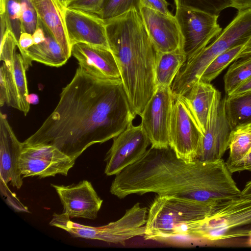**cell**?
Returning <instances> with one entry per match:
<instances>
[{"mask_svg":"<svg viewBox=\"0 0 251 251\" xmlns=\"http://www.w3.org/2000/svg\"><path fill=\"white\" fill-rule=\"evenodd\" d=\"M22 13L23 32L32 34L38 26V17L31 0H19Z\"/></svg>","mask_w":251,"mask_h":251,"instance_id":"31","label":"cell"},{"mask_svg":"<svg viewBox=\"0 0 251 251\" xmlns=\"http://www.w3.org/2000/svg\"><path fill=\"white\" fill-rule=\"evenodd\" d=\"M27 100L30 104H37L39 102V97L35 94H28Z\"/></svg>","mask_w":251,"mask_h":251,"instance_id":"41","label":"cell"},{"mask_svg":"<svg viewBox=\"0 0 251 251\" xmlns=\"http://www.w3.org/2000/svg\"><path fill=\"white\" fill-rule=\"evenodd\" d=\"M202 133L182 97L173 104L169 126V147L177 157L186 162L197 158Z\"/></svg>","mask_w":251,"mask_h":251,"instance_id":"8","label":"cell"},{"mask_svg":"<svg viewBox=\"0 0 251 251\" xmlns=\"http://www.w3.org/2000/svg\"><path fill=\"white\" fill-rule=\"evenodd\" d=\"M206 203L173 195H157L148 210L146 240L192 235L211 212Z\"/></svg>","mask_w":251,"mask_h":251,"instance_id":"4","label":"cell"},{"mask_svg":"<svg viewBox=\"0 0 251 251\" xmlns=\"http://www.w3.org/2000/svg\"><path fill=\"white\" fill-rule=\"evenodd\" d=\"M231 131L226 113L225 98L222 99L217 90L196 160L212 161L222 159L228 149Z\"/></svg>","mask_w":251,"mask_h":251,"instance_id":"13","label":"cell"},{"mask_svg":"<svg viewBox=\"0 0 251 251\" xmlns=\"http://www.w3.org/2000/svg\"><path fill=\"white\" fill-rule=\"evenodd\" d=\"M217 91L210 83L200 80L181 96L192 113L202 134L206 129Z\"/></svg>","mask_w":251,"mask_h":251,"instance_id":"22","label":"cell"},{"mask_svg":"<svg viewBox=\"0 0 251 251\" xmlns=\"http://www.w3.org/2000/svg\"><path fill=\"white\" fill-rule=\"evenodd\" d=\"M23 142L17 139L6 115L0 113V178L1 185L8 183L17 189L23 184L20 168V159Z\"/></svg>","mask_w":251,"mask_h":251,"instance_id":"17","label":"cell"},{"mask_svg":"<svg viewBox=\"0 0 251 251\" xmlns=\"http://www.w3.org/2000/svg\"><path fill=\"white\" fill-rule=\"evenodd\" d=\"M135 117L121 79L98 78L78 67L54 110L23 143L53 146L75 161L92 145L118 136Z\"/></svg>","mask_w":251,"mask_h":251,"instance_id":"1","label":"cell"},{"mask_svg":"<svg viewBox=\"0 0 251 251\" xmlns=\"http://www.w3.org/2000/svg\"><path fill=\"white\" fill-rule=\"evenodd\" d=\"M251 77V55L237 59L229 67L224 77L226 95H229Z\"/></svg>","mask_w":251,"mask_h":251,"instance_id":"26","label":"cell"},{"mask_svg":"<svg viewBox=\"0 0 251 251\" xmlns=\"http://www.w3.org/2000/svg\"><path fill=\"white\" fill-rule=\"evenodd\" d=\"M17 45L15 36L9 30L3 39L0 40V61L5 63L11 62L16 53V47Z\"/></svg>","mask_w":251,"mask_h":251,"instance_id":"33","label":"cell"},{"mask_svg":"<svg viewBox=\"0 0 251 251\" xmlns=\"http://www.w3.org/2000/svg\"><path fill=\"white\" fill-rule=\"evenodd\" d=\"M187 60L181 49L168 52H158L155 66L156 87H171L175 77Z\"/></svg>","mask_w":251,"mask_h":251,"instance_id":"23","label":"cell"},{"mask_svg":"<svg viewBox=\"0 0 251 251\" xmlns=\"http://www.w3.org/2000/svg\"><path fill=\"white\" fill-rule=\"evenodd\" d=\"M150 141L141 125L132 123L113 138L104 161V173L108 176L116 175L137 161L148 150Z\"/></svg>","mask_w":251,"mask_h":251,"instance_id":"12","label":"cell"},{"mask_svg":"<svg viewBox=\"0 0 251 251\" xmlns=\"http://www.w3.org/2000/svg\"><path fill=\"white\" fill-rule=\"evenodd\" d=\"M250 194H251V179L246 183L243 190L241 192V195Z\"/></svg>","mask_w":251,"mask_h":251,"instance_id":"42","label":"cell"},{"mask_svg":"<svg viewBox=\"0 0 251 251\" xmlns=\"http://www.w3.org/2000/svg\"><path fill=\"white\" fill-rule=\"evenodd\" d=\"M71 53L79 67L88 74L103 79H121L117 62L110 50L77 43L72 46Z\"/></svg>","mask_w":251,"mask_h":251,"instance_id":"19","label":"cell"},{"mask_svg":"<svg viewBox=\"0 0 251 251\" xmlns=\"http://www.w3.org/2000/svg\"><path fill=\"white\" fill-rule=\"evenodd\" d=\"M251 37V9L238 11L211 44L181 67L171 86L174 97L183 96L200 80L205 68L216 57L230 48L245 44Z\"/></svg>","mask_w":251,"mask_h":251,"instance_id":"5","label":"cell"},{"mask_svg":"<svg viewBox=\"0 0 251 251\" xmlns=\"http://www.w3.org/2000/svg\"><path fill=\"white\" fill-rule=\"evenodd\" d=\"M139 12L149 36L159 52H171L181 49V36L175 16L146 8Z\"/></svg>","mask_w":251,"mask_h":251,"instance_id":"18","label":"cell"},{"mask_svg":"<svg viewBox=\"0 0 251 251\" xmlns=\"http://www.w3.org/2000/svg\"><path fill=\"white\" fill-rule=\"evenodd\" d=\"M249 55H251V37L244 45L240 58Z\"/></svg>","mask_w":251,"mask_h":251,"instance_id":"40","label":"cell"},{"mask_svg":"<svg viewBox=\"0 0 251 251\" xmlns=\"http://www.w3.org/2000/svg\"><path fill=\"white\" fill-rule=\"evenodd\" d=\"M75 163V161L53 146L24 145L20 168L23 178L37 176L41 178L57 175L67 176Z\"/></svg>","mask_w":251,"mask_h":251,"instance_id":"11","label":"cell"},{"mask_svg":"<svg viewBox=\"0 0 251 251\" xmlns=\"http://www.w3.org/2000/svg\"><path fill=\"white\" fill-rule=\"evenodd\" d=\"M110 192L119 199L153 193L202 202L212 206L240 196L226 162H186L169 147H151L136 162L116 175Z\"/></svg>","mask_w":251,"mask_h":251,"instance_id":"2","label":"cell"},{"mask_svg":"<svg viewBox=\"0 0 251 251\" xmlns=\"http://www.w3.org/2000/svg\"><path fill=\"white\" fill-rule=\"evenodd\" d=\"M192 235L212 241L251 236V194L213 206Z\"/></svg>","mask_w":251,"mask_h":251,"instance_id":"7","label":"cell"},{"mask_svg":"<svg viewBox=\"0 0 251 251\" xmlns=\"http://www.w3.org/2000/svg\"><path fill=\"white\" fill-rule=\"evenodd\" d=\"M225 107L232 130L251 125V91L236 95H226Z\"/></svg>","mask_w":251,"mask_h":251,"instance_id":"24","label":"cell"},{"mask_svg":"<svg viewBox=\"0 0 251 251\" xmlns=\"http://www.w3.org/2000/svg\"><path fill=\"white\" fill-rule=\"evenodd\" d=\"M38 22L44 31L45 39L40 43L33 45L25 50L22 57L26 69L31 65L33 61L51 67L63 66L67 62L68 58L53 35L39 18Z\"/></svg>","mask_w":251,"mask_h":251,"instance_id":"21","label":"cell"},{"mask_svg":"<svg viewBox=\"0 0 251 251\" xmlns=\"http://www.w3.org/2000/svg\"><path fill=\"white\" fill-rule=\"evenodd\" d=\"M132 8L139 11L140 0H105L98 17L106 23Z\"/></svg>","mask_w":251,"mask_h":251,"instance_id":"28","label":"cell"},{"mask_svg":"<svg viewBox=\"0 0 251 251\" xmlns=\"http://www.w3.org/2000/svg\"><path fill=\"white\" fill-rule=\"evenodd\" d=\"M55 190L63 207V213L70 218H82L95 220L103 201L91 182L83 180L69 185L51 184Z\"/></svg>","mask_w":251,"mask_h":251,"instance_id":"14","label":"cell"},{"mask_svg":"<svg viewBox=\"0 0 251 251\" xmlns=\"http://www.w3.org/2000/svg\"><path fill=\"white\" fill-rule=\"evenodd\" d=\"M244 45L230 48L216 57L205 68L200 80L210 83L229 64L240 58Z\"/></svg>","mask_w":251,"mask_h":251,"instance_id":"27","label":"cell"},{"mask_svg":"<svg viewBox=\"0 0 251 251\" xmlns=\"http://www.w3.org/2000/svg\"><path fill=\"white\" fill-rule=\"evenodd\" d=\"M32 35L34 41V44L40 43L45 40V32L39 22L37 28Z\"/></svg>","mask_w":251,"mask_h":251,"instance_id":"39","label":"cell"},{"mask_svg":"<svg viewBox=\"0 0 251 251\" xmlns=\"http://www.w3.org/2000/svg\"><path fill=\"white\" fill-rule=\"evenodd\" d=\"M148 213V209L137 202L127 209L120 219L104 226L81 225L73 222L63 213H54L50 225L64 230L74 237L123 244L132 238L144 236Z\"/></svg>","mask_w":251,"mask_h":251,"instance_id":"6","label":"cell"},{"mask_svg":"<svg viewBox=\"0 0 251 251\" xmlns=\"http://www.w3.org/2000/svg\"><path fill=\"white\" fill-rule=\"evenodd\" d=\"M65 7L71 0H58Z\"/></svg>","mask_w":251,"mask_h":251,"instance_id":"43","label":"cell"},{"mask_svg":"<svg viewBox=\"0 0 251 251\" xmlns=\"http://www.w3.org/2000/svg\"><path fill=\"white\" fill-rule=\"evenodd\" d=\"M4 13L10 31L15 36L18 44L20 35L23 32L21 8L19 0H5Z\"/></svg>","mask_w":251,"mask_h":251,"instance_id":"30","label":"cell"},{"mask_svg":"<svg viewBox=\"0 0 251 251\" xmlns=\"http://www.w3.org/2000/svg\"><path fill=\"white\" fill-rule=\"evenodd\" d=\"M176 8H186L219 16L224 9L231 7L227 0H174Z\"/></svg>","mask_w":251,"mask_h":251,"instance_id":"29","label":"cell"},{"mask_svg":"<svg viewBox=\"0 0 251 251\" xmlns=\"http://www.w3.org/2000/svg\"><path fill=\"white\" fill-rule=\"evenodd\" d=\"M228 168L241 161L251 150V125L232 130L229 137Z\"/></svg>","mask_w":251,"mask_h":251,"instance_id":"25","label":"cell"},{"mask_svg":"<svg viewBox=\"0 0 251 251\" xmlns=\"http://www.w3.org/2000/svg\"><path fill=\"white\" fill-rule=\"evenodd\" d=\"M24 59L21 53H16L13 61L3 62L0 69V105L4 104L23 112L25 116L29 112L30 104L27 82Z\"/></svg>","mask_w":251,"mask_h":251,"instance_id":"15","label":"cell"},{"mask_svg":"<svg viewBox=\"0 0 251 251\" xmlns=\"http://www.w3.org/2000/svg\"><path fill=\"white\" fill-rule=\"evenodd\" d=\"M228 169L232 174L244 171H251V150L243 159Z\"/></svg>","mask_w":251,"mask_h":251,"instance_id":"35","label":"cell"},{"mask_svg":"<svg viewBox=\"0 0 251 251\" xmlns=\"http://www.w3.org/2000/svg\"><path fill=\"white\" fill-rule=\"evenodd\" d=\"M174 100L171 87L157 86L140 115V125L152 148L169 147V126Z\"/></svg>","mask_w":251,"mask_h":251,"instance_id":"10","label":"cell"},{"mask_svg":"<svg viewBox=\"0 0 251 251\" xmlns=\"http://www.w3.org/2000/svg\"><path fill=\"white\" fill-rule=\"evenodd\" d=\"M34 45V41L31 34L23 32L20 35L17 47L20 53L23 56L26 50Z\"/></svg>","mask_w":251,"mask_h":251,"instance_id":"36","label":"cell"},{"mask_svg":"<svg viewBox=\"0 0 251 251\" xmlns=\"http://www.w3.org/2000/svg\"><path fill=\"white\" fill-rule=\"evenodd\" d=\"M248 244L250 246H251V236L249 237V240L248 241Z\"/></svg>","mask_w":251,"mask_h":251,"instance_id":"44","label":"cell"},{"mask_svg":"<svg viewBox=\"0 0 251 251\" xmlns=\"http://www.w3.org/2000/svg\"><path fill=\"white\" fill-rule=\"evenodd\" d=\"M231 7L238 11L251 9V0H227Z\"/></svg>","mask_w":251,"mask_h":251,"instance_id":"37","label":"cell"},{"mask_svg":"<svg viewBox=\"0 0 251 251\" xmlns=\"http://www.w3.org/2000/svg\"><path fill=\"white\" fill-rule=\"evenodd\" d=\"M175 16L181 33V49L187 60L200 53L222 31L217 22V15L192 9L176 8Z\"/></svg>","mask_w":251,"mask_h":251,"instance_id":"9","label":"cell"},{"mask_svg":"<svg viewBox=\"0 0 251 251\" xmlns=\"http://www.w3.org/2000/svg\"><path fill=\"white\" fill-rule=\"evenodd\" d=\"M105 0H71L66 7L98 16Z\"/></svg>","mask_w":251,"mask_h":251,"instance_id":"32","label":"cell"},{"mask_svg":"<svg viewBox=\"0 0 251 251\" xmlns=\"http://www.w3.org/2000/svg\"><path fill=\"white\" fill-rule=\"evenodd\" d=\"M105 24L110 49L130 106L134 115L140 116L156 88L155 66L158 51L136 9Z\"/></svg>","mask_w":251,"mask_h":251,"instance_id":"3","label":"cell"},{"mask_svg":"<svg viewBox=\"0 0 251 251\" xmlns=\"http://www.w3.org/2000/svg\"><path fill=\"white\" fill-rule=\"evenodd\" d=\"M31 0L38 18L53 35L69 59L72 53L64 21L65 7L58 0Z\"/></svg>","mask_w":251,"mask_h":251,"instance_id":"20","label":"cell"},{"mask_svg":"<svg viewBox=\"0 0 251 251\" xmlns=\"http://www.w3.org/2000/svg\"><path fill=\"white\" fill-rule=\"evenodd\" d=\"M251 91V77L236 88L229 95H236Z\"/></svg>","mask_w":251,"mask_h":251,"instance_id":"38","label":"cell"},{"mask_svg":"<svg viewBox=\"0 0 251 251\" xmlns=\"http://www.w3.org/2000/svg\"><path fill=\"white\" fill-rule=\"evenodd\" d=\"M64 21L71 48L85 43L110 50L105 24L98 16L65 7Z\"/></svg>","mask_w":251,"mask_h":251,"instance_id":"16","label":"cell"},{"mask_svg":"<svg viewBox=\"0 0 251 251\" xmlns=\"http://www.w3.org/2000/svg\"><path fill=\"white\" fill-rule=\"evenodd\" d=\"M166 0H140V7H146L166 15H172Z\"/></svg>","mask_w":251,"mask_h":251,"instance_id":"34","label":"cell"}]
</instances>
